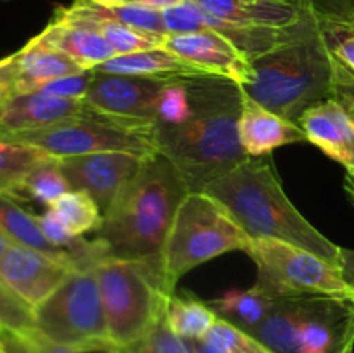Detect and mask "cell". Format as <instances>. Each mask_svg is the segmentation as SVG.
Segmentation results:
<instances>
[{"instance_id":"obj_1","label":"cell","mask_w":354,"mask_h":353,"mask_svg":"<svg viewBox=\"0 0 354 353\" xmlns=\"http://www.w3.org/2000/svg\"><path fill=\"white\" fill-rule=\"evenodd\" d=\"M185 82L194 114L180 125L156 123V137L159 152L176 166L189 190L204 192L249 158L239 137L242 87L211 75Z\"/></svg>"},{"instance_id":"obj_2","label":"cell","mask_w":354,"mask_h":353,"mask_svg":"<svg viewBox=\"0 0 354 353\" xmlns=\"http://www.w3.org/2000/svg\"><path fill=\"white\" fill-rule=\"evenodd\" d=\"M189 192L185 180L165 154L154 152L144 158L95 232L109 260L158 258L180 203Z\"/></svg>"},{"instance_id":"obj_3","label":"cell","mask_w":354,"mask_h":353,"mask_svg":"<svg viewBox=\"0 0 354 353\" xmlns=\"http://www.w3.org/2000/svg\"><path fill=\"white\" fill-rule=\"evenodd\" d=\"M220 201L251 239L270 237L317 253L341 266L342 248L325 237L287 197L272 161L245 158L204 189Z\"/></svg>"},{"instance_id":"obj_4","label":"cell","mask_w":354,"mask_h":353,"mask_svg":"<svg viewBox=\"0 0 354 353\" xmlns=\"http://www.w3.org/2000/svg\"><path fill=\"white\" fill-rule=\"evenodd\" d=\"M254 78L242 87L245 96L290 121L335 92L337 62L315 17L296 40L252 61Z\"/></svg>"},{"instance_id":"obj_5","label":"cell","mask_w":354,"mask_h":353,"mask_svg":"<svg viewBox=\"0 0 354 353\" xmlns=\"http://www.w3.org/2000/svg\"><path fill=\"white\" fill-rule=\"evenodd\" d=\"M93 270L99 280L113 350L138 341L166 315L175 291L166 282L159 256L106 260Z\"/></svg>"},{"instance_id":"obj_6","label":"cell","mask_w":354,"mask_h":353,"mask_svg":"<svg viewBox=\"0 0 354 353\" xmlns=\"http://www.w3.org/2000/svg\"><path fill=\"white\" fill-rule=\"evenodd\" d=\"M251 241L220 201L190 190L180 203L159 255L166 282L175 291L190 270L225 253H245Z\"/></svg>"},{"instance_id":"obj_7","label":"cell","mask_w":354,"mask_h":353,"mask_svg":"<svg viewBox=\"0 0 354 353\" xmlns=\"http://www.w3.org/2000/svg\"><path fill=\"white\" fill-rule=\"evenodd\" d=\"M0 141L37 147L54 158L93 154V152H131L151 156L159 152L156 123L111 116L90 107L85 114L37 130L2 134Z\"/></svg>"},{"instance_id":"obj_8","label":"cell","mask_w":354,"mask_h":353,"mask_svg":"<svg viewBox=\"0 0 354 353\" xmlns=\"http://www.w3.org/2000/svg\"><path fill=\"white\" fill-rule=\"evenodd\" d=\"M266 294L280 298H335L354 303V291L337 263L279 239H252L245 249Z\"/></svg>"},{"instance_id":"obj_9","label":"cell","mask_w":354,"mask_h":353,"mask_svg":"<svg viewBox=\"0 0 354 353\" xmlns=\"http://www.w3.org/2000/svg\"><path fill=\"white\" fill-rule=\"evenodd\" d=\"M35 329L80 353H111L102 296L95 270H75L35 308Z\"/></svg>"},{"instance_id":"obj_10","label":"cell","mask_w":354,"mask_h":353,"mask_svg":"<svg viewBox=\"0 0 354 353\" xmlns=\"http://www.w3.org/2000/svg\"><path fill=\"white\" fill-rule=\"evenodd\" d=\"M147 156L111 151L59 158L73 190H83L99 204L102 215L109 210L120 190L130 182Z\"/></svg>"},{"instance_id":"obj_11","label":"cell","mask_w":354,"mask_h":353,"mask_svg":"<svg viewBox=\"0 0 354 353\" xmlns=\"http://www.w3.org/2000/svg\"><path fill=\"white\" fill-rule=\"evenodd\" d=\"M169 80L149 76L107 75L93 71L85 100L90 107L111 116L156 123L158 100Z\"/></svg>"},{"instance_id":"obj_12","label":"cell","mask_w":354,"mask_h":353,"mask_svg":"<svg viewBox=\"0 0 354 353\" xmlns=\"http://www.w3.org/2000/svg\"><path fill=\"white\" fill-rule=\"evenodd\" d=\"M75 270H80L75 263L21 244H12L0 258V279L33 310Z\"/></svg>"},{"instance_id":"obj_13","label":"cell","mask_w":354,"mask_h":353,"mask_svg":"<svg viewBox=\"0 0 354 353\" xmlns=\"http://www.w3.org/2000/svg\"><path fill=\"white\" fill-rule=\"evenodd\" d=\"M162 47L204 75L221 76L241 87L254 78L251 59L242 54L228 38L213 30L166 35Z\"/></svg>"},{"instance_id":"obj_14","label":"cell","mask_w":354,"mask_h":353,"mask_svg":"<svg viewBox=\"0 0 354 353\" xmlns=\"http://www.w3.org/2000/svg\"><path fill=\"white\" fill-rule=\"evenodd\" d=\"M296 123L308 142L354 175V116L341 100L330 97L313 104Z\"/></svg>"},{"instance_id":"obj_15","label":"cell","mask_w":354,"mask_h":353,"mask_svg":"<svg viewBox=\"0 0 354 353\" xmlns=\"http://www.w3.org/2000/svg\"><path fill=\"white\" fill-rule=\"evenodd\" d=\"M90 109L85 99H62L41 92L14 93L0 99V135L37 130Z\"/></svg>"},{"instance_id":"obj_16","label":"cell","mask_w":354,"mask_h":353,"mask_svg":"<svg viewBox=\"0 0 354 353\" xmlns=\"http://www.w3.org/2000/svg\"><path fill=\"white\" fill-rule=\"evenodd\" d=\"M241 145L249 158H263L275 149L306 141L303 128L287 118L245 96L242 90V107L239 118Z\"/></svg>"},{"instance_id":"obj_17","label":"cell","mask_w":354,"mask_h":353,"mask_svg":"<svg viewBox=\"0 0 354 353\" xmlns=\"http://www.w3.org/2000/svg\"><path fill=\"white\" fill-rule=\"evenodd\" d=\"M211 16L251 28H290L306 12L292 0H194Z\"/></svg>"},{"instance_id":"obj_18","label":"cell","mask_w":354,"mask_h":353,"mask_svg":"<svg viewBox=\"0 0 354 353\" xmlns=\"http://www.w3.org/2000/svg\"><path fill=\"white\" fill-rule=\"evenodd\" d=\"M14 55V75H16V93L38 92L44 85L62 78L78 75L85 69L59 52L57 48L44 44L38 37L31 38Z\"/></svg>"},{"instance_id":"obj_19","label":"cell","mask_w":354,"mask_h":353,"mask_svg":"<svg viewBox=\"0 0 354 353\" xmlns=\"http://www.w3.org/2000/svg\"><path fill=\"white\" fill-rule=\"evenodd\" d=\"M317 298H280L265 320L251 331L275 353L299 352L301 332Z\"/></svg>"},{"instance_id":"obj_20","label":"cell","mask_w":354,"mask_h":353,"mask_svg":"<svg viewBox=\"0 0 354 353\" xmlns=\"http://www.w3.org/2000/svg\"><path fill=\"white\" fill-rule=\"evenodd\" d=\"M44 44L78 62L85 71L97 68L116 55L109 42L97 31L76 24L52 21L37 35Z\"/></svg>"},{"instance_id":"obj_21","label":"cell","mask_w":354,"mask_h":353,"mask_svg":"<svg viewBox=\"0 0 354 353\" xmlns=\"http://www.w3.org/2000/svg\"><path fill=\"white\" fill-rule=\"evenodd\" d=\"M92 71L107 73V75H128V76H149V78L178 80L203 76L199 69L190 66L178 55L166 51L165 47L151 48V51L133 52V54L114 55L109 61L102 62Z\"/></svg>"},{"instance_id":"obj_22","label":"cell","mask_w":354,"mask_h":353,"mask_svg":"<svg viewBox=\"0 0 354 353\" xmlns=\"http://www.w3.org/2000/svg\"><path fill=\"white\" fill-rule=\"evenodd\" d=\"M52 21L76 24V26H85L97 31V33H100L107 42H109L111 47L116 52V55L133 54V52L159 48L165 44L166 37V35L145 33V31L135 30V28L116 23V21L102 19V17L73 14L69 12V10H66V7H57L54 16H52Z\"/></svg>"},{"instance_id":"obj_23","label":"cell","mask_w":354,"mask_h":353,"mask_svg":"<svg viewBox=\"0 0 354 353\" xmlns=\"http://www.w3.org/2000/svg\"><path fill=\"white\" fill-rule=\"evenodd\" d=\"M0 230L14 242V244L26 246V248L37 249V251L47 253L54 258L66 260V262L75 263V256L66 249L57 248L52 244L41 232L38 225L37 215L24 210L14 197L0 192ZM78 269V265H76Z\"/></svg>"},{"instance_id":"obj_24","label":"cell","mask_w":354,"mask_h":353,"mask_svg":"<svg viewBox=\"0 0 354 353\" xmlns=\"http://www.w3.org/2000/svg\"><path fill=\"white\" fill-rule=\"evenodd\" d=\"M275 298L266 294L259 286L249 289H230L220 298L211 301V308L216 311L218 318L230 322L244 331L251 332L258 327L275 305Z\"/></svg>"},{"instance_id":"obj_25","label":"cell","mask_w":354,"mask_h":353,"mask_svg":"<svg viewBox=\"0 0 354 353\" xmlns=\"http://www.w3.org/2000/svg\"><path fill=\"white\" fill-rule=\"evenodd\" d=\"M218 320L209 303L190 294H173L166 308V322L185 341H203Z\"/></svg>"},{"instance_id":"obj_26","label":"cell","mask_w":354,"mask_h":353,"mask_svg":"<svg viewBox=\"0 0 354 353\" xmlns=\"http://www.w3.org/2000/svg\"><path fill=\"white\" fill-rule=\"evenodd\" d=\"M66 10L82 16L102 17V19L116 21V23L127 24L135 30L145 31L154 35H168L162 21V12L144 3H127V6L104 7L90 2V0H75V3L66 7Z\"/></svg>"},{"instance_id":"obj_27","label":"cell","mask_w":354,"mask_h":353,"mask_svg":"<svg viewBox=\"0 0 354 353\" xmlns=\"http://www.w3.org/2000/svg\"><path fill=\"white\" fill-rule=\"evenodd\" d=\"M69 190L73 189L59 165V158H50L28 173L14 199L19 203L21 201H37V203L50 208L59 197L64 196Z\"/></svg>"},{"instance_id":"obj_28","label":"cell","mask_w":354,"mask_h":353,"mask_svg":"<svg viewBox=\"0 0 354 353\" xmlns=\"http://www.w3.org/2000/svg\"><path fill=\"white\" fill-rule=\"evenodd\" d=\"M50 158L54 156L31 145L0 141V192L16 196L28 173Z\"/></svg>"},{"instance_id":"obj_29","label":"cell","mask_w":354,"mask_h":353,"mask_svg":"<svg viewBox=\"0 0 354 353\" xmlns=\"http://www.w3.org/2000/svg\"><path fill=\"white\" fill-rule=\"evenodd\" d=\"M48 210L66 225L75 237L97 232L102 225L104 215L99 204L83 190H69L59 197Z\"/></svg>"},{"instance_id":"obj_30","label":"cell","mask_w":354,"mask_h":353,"mask_svg":"<svg viewBox=\"0 0 354 353\" xmlns=\"http://www.w3.org/2000/svg\"><path fill=\"white\" fill-rule=\"evenodd\" d=\"M203 341L220 353H275L251 332L223 318H218Z\"/></svg>"},{"instance_id":"obj_31","label":"cell","mask_w":354,"mask_h":353,"mask_svg":"<svg viewBox=\"0 0 354 353\" xmlns=\"http://www.w3.org/2000/svg\"><path fill=\"white\" fill-rule=\"evenodd\" d=\"M111 353H192V350L189 341L171 331L165 315L138 341L128 346H118Z\"/></svg>"},{"instance_id":"obj_32","label":"cell","mask_w":354,"mask_h":353,"mask_svg":"<svg viewBox=\"0 0 354 353\" xmlns=\"http://www.w3.org/2000/svg\"><path fill=\"white\" fill-rule=\"evenodd\" d=\"M194 114L192 99H190L189 87L185 78L169 80L161 90L158 100V125H180L185 123Z\"/></svg>"},{"instance_id":"obj_33","label":"cell","mask_w":354,"mask_h":353,"mask_svg":"<svg viewBox=\"0 0 354 353\" xmlns=\"http://www.w3.org/2000/svg\"><path fill=\"white\" fill-rule=\"evenodd\" d=\"M0 324L21 336L35 329V310L0 279Z\"/></svg>"},{"instance_id":"obj_34","label":"cell","mask_w":354,"mask_h":353,"mask_svg":"<svg viewBox=\"0 0 354 353\" xmlns=\"http://www.w3.org/2000/svg\"><path fill=\"white\" fill-rule=\"evenodd\" d=\"M335 61L354 80V33L337 24H320Z\"/></svg>"},{"instance_id":"obj_35","label":"cell","mask_w":354,"mask_h":353,"mask_svg":"<svg viewBox=\"0 0 354 353\" xmlns=\"http://www.w3.org/2000/svg\"><path fill=\"white\" fill-rule=\"evenodd\" d=\"M303 12L318 23H339L354 14V0H292Z\"/></svg>"},{"instance_id":"obj_36","label":"cell","mask_w":354,"mask_h":353,"mask_svg":"<svg viewBox=\"0 0 354 353\" xmlns=\"http://www.w3.org/2000/svg\"><path fill=\"white\" fill-rule=\"evenodd\" d=\"M92 69L78 73V75L62 76V78L54 80V82L44 85L38 92L47 93V96L62 97V99H85L90 82H92Z\"/></svg>"},{"instance_id":"obj_37","label":"cell","mask_w":354,"mask_h":353,"mask_svg":"<svg viewBox=\"0 0 354 353\" xmlns=\"http://www.w3.org/2000/svg\"><path fill=\"white\" fill-rule=\"evenodd\" d=\"M19 338L23 339V343L28 346V350H30L31 353H80L76 352V350L68 348V346L52 341V339H48L47 336L38 332L37 329L26 332V334H21Z\"/></svg>"},{"instance_id":"obj_38","label":"cell","mask_w":354,"mask_h":353,"mask_svg":"<svg viewBox=\"0 0 354 353\" xmlns=\"http://www.w3.org/2000/svg\"><path fill=\"white\" fill-rule=\"evenodd\" d=\"M16 93V75H14V55L0 59V99Z\"/></svg>"},{"instance_id":"obj_39","label":"cell","mask_w":354,"mask_h":353,"mask_svg":"<svg viewBox=\"0 0 354 353\" xmlns=\"http://www.w3.org/2000/svg\"><path fill=\"white\" fill-rule=\"evenodd\" d=\"M334 99L341 100V102L348 107L349 113L354 116V82L341 71L339 64H337V80H335Z\"/></svg>"},{"instance_id":"obj_40","label":"cell","mask_w":354,"mask_h":353,"mask_svg":"<svg viewBox=\"0 0 354 353\" xmlns=\"http://www.w3.org/2000/svg\"><path fill=\"white\" fill-rule=\"evenodd\" d=\"M341 270L344 279L354 291V251L353 249H342L341 255Z\"/></svg>"},{"instance_id":"obj_41","label":"cell","mask_w":354,"mask_h":353,"mask_svg":"<svg viewBox=\"0 0 354 353\" xmlns=\"http://www.w3.org/2000/svg\"><path fill=\"white\" fill-rule=\"evenodd\" d=\"M2 353H31L28 346L24 345L23 339L14 332H6V343H3V352Z\"/></svg>"},{"instance_id":"obj_42","label":"cell","mask_w":354,"mask_h":353,"mask_svg":"<svg viewBox=\"0 0 354 353\" xmlns=\"http://www.w3.org/2000/svg\"><path fill=\"white\" fill-rule=\"evenodd\" d=\"M180 2H183V0H142L140 3L152 7V9L165 10V9H169V7H173V6H178Z\"/></svg>"},{"instance_id":"obj_43","label":"cell","mask_w":354,"mask_h":353,"mask_svg":"<svg viewBox=\"0 0 354 353\" xmlns=\"http://www.w3.org/2000/svg\"><path fill=\"white\" fill-rule=\"evenodd\" d=\"M189 345H190V350H192V353H220L214 348H211L209 345H206L204 341H189Z\"/></svg>"},{"instance_id":"obj_44","label":"cell","mask_w":354,"mask_h":353,"mask_svg":"<svg viewBox=\"0 0 354 353\" xmlns=\"http://www.w3.org/2000/svg\"><path fill=\"white\" fill-rule=\"evenodd\" d=\"M12 244H14V242L10 241V239L7 237V235L3 234L2 230H0V258H2V256L6 255V251H7V249H9Z\"/></svg>"},{"instance_id":"obj_45","label":"cell","mask_w":354,"mask_h":353,"mask_svg":"<svg viewBox=\"0 0 354 353\" xmlns=\"http://www.w3.org/2000/svg\"><path fill=\"white\" fill-rule=\"evenodd\" d=\"M327 24H337V26L346 28V30H349V31H351V33H354V14H351V16H349V17H346L344 21H339V23H327Z\"/></svg>"},{"instance_id":"obj_46","label":"cell","mask_w":354,"mask_h":353,"mask_svg":"<svg viewBox=\"0 0 354 353\" xmlns=\"http://www.w3.org/2000/svg\"><path fill=\"white\" fill-rule=\"evenodd\" d=\"M344 185H346V190H348L349 197H351L353 203H354V175H346Z\"/></svg>"},{"instance_id":"obj_47","label":"cell","mask_w":354,"mask_h":353,"mask_svg":"<svg viewBox=\"0 0 354 353\" xmlns=\"http://www.w3.org/2000/svg\"><path fill=\"white\" fill-rule=\"evenodd\" d=\"M90 2L97 3V6H104V7L120 6V3H118V0H90Z\"/></svg>"},{"instance_id":"obj_48","label":"cell","mask_w":354,"mask_h":353,"mask_svg":"<svg viewBox=\"0 0 354 353\" xmlns=\"http://www.w3.org/2000/svg\"><path fill=\"white\" fill-rule=\"evenodd\" d=\"M6 332H7V329H3V325L0 324V353L3 352V343H6Z\"/></svg>"},{"instance_id":"obj_49","label":"cell","mask_w":354,"mask_h":353,"mask_svg":"<svg viewBox=\"0 0 354 353\" xmlns=\"http://www.w3.org/2000/svg\"><path fill=\"white\" fill-rule=\"evenodd\" d=\"M142 0H118L120 6H127V3H140Z\"/></svg>"},{"instance_id":"obj_50","label":"cell","mask_w":354,"mask_h":353,"mask_svg":"<svg viewBox=\"0 0 354 353\" xmlns=\"http://www.w3.org/2000/svg\"><path fill=\"white\" fill-rule=\"evenodd\" d=\"M353 348H354V345H349V346H346V348H342L341 352H337V353H354Z\"/></svg>"},{"instance_id":"obj_51","label":"cell","mask_w":354,"mask_h":353,"mask_svg":"<svg viewBox=\"0 0 354 353\" xmlns=\"http://www.w3.org/2000/svg\"><path fill=\"white\" fill-rule=\"evenodd\" d=\"M337 64H339V62H337ZM339 68H341V66H339ZM341 71H342V73H344V69H342V68H341ZM344 75H346V76H348V78H351V76H349V75H348V73H344ZM351 80H353V78H351ZM353 82H354V80H353Z\"/></svg>"}]
</instances>
